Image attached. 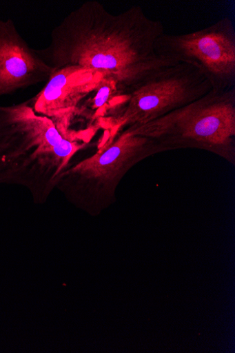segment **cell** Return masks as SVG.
<instances>
[{
    "instance_id": "obj_1",
    "label": "cell",
    "mask_w": 235,
    "mask_h": 353,
    "mask_svg": "<svg viewBox=\"0 0 235 353\" xmlns=\"http://www.w3.org/2000/svg\"><path fill=\"white\" fill-rule=\"evenodd\" d=\"M163 24L141 6L113 14L98 2H85L52 31L49 46L36 50L54 71L76 67L114 82L121 97L181 63L161 54Z\"/></svg>"
},
{
    "instance_id": "obj_2",
    "label": "cell",
    "mask_w": 235,
    "mask_h": 353,
    "mask_svg": "<svg viewBox=\"0 0 235 353\" xmlns=\"http://www.w3.org/2000/svg\"><path fill=\"white\" fill-rule=\"evenodd\" d=\"M87 143L37 113L32 101L0 106V184L25 186L44 201Z\"/></svg>"
},
{
    "instance_id": "obj_3",
    "label": "cell",
    "mask_w": 235,
    "mask_h": 353,
    "mask_svg": "<svg viewBox=\"0 0 235 353\" xmlns=\"http://www.w3.org/2000/svg\"><path fill=\"white\" fill-rule=\"evenodd\" d=\"M132 134L154 140L167 150H206L235 165V87L213 88L204 97L139 126Z\"/></svg>"
},
{
    "instance_id": "obj_4",
    "label": "cell",
    "mask_w": 235,
    "mask_h": 353,
    "mask_svg": "<svg viewBox=\"0 0 235 353\" xmlns=\"http://www.w3.org/2000/svg\"><path fill=\"white\" fill-rule=\"evenodd\" d=\"M209 79L191 64L181 62L113 100L103 114L110 143L125 128L139 126L186 106L213 89Z\"/></svg>"
},
{
    "instance_id": "obj_5",
    "label": "cell",
    "mask_w": 235,
    "mask_h": 353,
    "mask_svg": "<svg viewBox=\"0 0 235 353\" xmlns=\"http://www.w3.org/2000/svg\"><path fill=\"white\" fill-rule=\"evenodd\" d=\"M163 152L154 140L125 128L94 155L67 169L57 188L85 205L102 207L114 199L117 186L134 166Z\"/></svg>"
},
{
    "instance_id": "obj_6",
    "label": "cell",
    "mask_w": 235,
    "mask_h": 353,
    "mask_svg": "<svg viewBox=\"0 0 235 353\" xmlns=\"http://www.w3.org/2000/svg\"><path fill=\"white\" fill-rule=\"evenodd\" d=\"M158 49L164 56L197 68L214 88L227 90L235 86V29L229 17L192 33L165 34Z\"/></svg>"
},
{
    "instance_id": "obj_7",
    "label": "cell",
    "mask_w": 235,
    "mask_h": 353,
    "mask_svg": "<svg viewBox=\"0 0 235 353\" xmlns=\"http://www.w3.org/2000/svg\"><path fill=\"white\" fill-rule=\"evenodd\" d=\"M53 72L22 37L13 20L0 19V97L48 82Z\"/></svg>"
},
{
    "instance_id": "obj_8",
    "label": "cell",
    "mask_w": 235,
    "mask_h": 353,
    "mask_svg": "<svg viewBox=\"0 0 235 353\" xmlns=\"http://www.w3.org/2000/svg\"><path fill=\"white\" fill-rule=\"evenodd\" d=\"M103 79L98 74L76 67L55 70L45 87L32 100V107L37 113L53 121L68 119Z\"/></svg>"
}]
</instances>
